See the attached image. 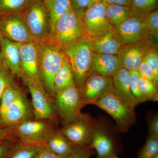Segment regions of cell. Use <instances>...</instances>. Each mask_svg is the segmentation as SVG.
Instances as JSON below:
<instances>
[{"label":"cell","instance_id":"1","mask_svg":"<svg viewBox=\"0 0 158 158\" xmlns=\"http://www.w3.org/2000/svg\"><path fill=\"white\" fill-rule=\"evenodd\" d=\"M39 60V80L47 93L54 95V80L65 55L51 40L36 43Z\"/></svg>","mask_w":158,"mask_h":158},{"label":"cell","instance_id":"2","mask_svg":"<svg viewBox=\"0 0 158 158\" xmlns=\"http://www.w3.org/2000/svg\"><path fill=\"white\" fill-rule=\"evenodd\" d=\"M62 49L70 63L75 85L81 89L91 73L93 52L89 40L82 37Z\"/></svg>","mask_w":158,"mask_h":158},{"label":"cell","instance_id":"3","mask_svg":"<svg viewBox=\"0 0 158 158\" xmlns=\"http://www.w3.org/2000/svg\"><path fill=\"white\" fill-rule=\"evenodd\" d=\"M24 9L21 15L34 42L51 40L52 23L44 2L41 0L31 1Z\"/></svg>","mask_w":158,"mask_h":158},{"label":"cell","instance_id":"4","mask_svg":"<svg viewBox=\"0 0 158 158\" xmlns=\"http://www.w3.org/2000/svg\"><path fill=\"white\" fill-rule=\"evenodd\" d=\"M112 116L118 131L126 132L137 121L135 108L110 92L94 103Z\"/></svg>","mask_w":158,"mask_h":158},{"label":"cell","instance_id":"5","mask_svg":"<svg viewBox=\"0 0 158 158\" xmlns=\"http://www.w3.org/2000/svg\"><path fill=\"white\" fill-rule=\"evenodd\" d=\"M84 37L81 19L70 8L55 23L51 40L61 48Z\"/></svg>","mask_w":158,"mask_h":158},{"label":"cell","instance_id":"6","mask_svg":"<svg viewBox=\"0 0 158 158\" xmlns=\"http://www.w3.org/2000/svg\"><path fill=\"white\" fill-rule=\"evenodd\" d=\"M55 110L64 125L73 121L81 115L85 106L81 90L74 85L55 95Z\"/></svg>","mask_w":158,"mask_h":158},{"label":"cell","instance_id":"7","mask_svg":"<svg viewBox=\"0 0 158 158\" xmlns=\"http://www.w3.org/2000/svg\"><path fill=\"white\" fill-rule=\"evenodd\" d=\"M81 20L84 37L88 40L102 36L114 28L106 15V4L103 1L90 6Z\"/></svg>","mask_w":158,"mask_h":158},{"label":"cell","instance_id":"8","mask_svg":"<svg viewBox=\"0 0 158 158\" xmlns=\"http://www.w3.org/2000/svg\"><path fill=\"white\" fill-rule=\"evenodd\" d=\"M54 128L50 119L27 120L11 129L18 141L24 144H43L48 134Z\"/></svg>","mask_w":158,"mask_h":158},{"label":"cell","instance_id":"9","mask_svg":"<svg viewBox=\"0 0 158 158\" xmlns=\"http://www.w3.org/2000/svg\"><path fill=\"white\" fill-rule=\"evenodd\" d=\"M96 123L87 114L64 125L59 131L72 146L82 147L90 144L91 136Z\"/></svg>","mask_w":158,"mask_h":158},{"label":"cell","instance_id":"10","mask_svg":"<svg viewBox=\"0 0 158 158\" xmlns=\"http://www.w3.org/2000/svg\"><path fill=\"white\" fill-rule=\"evenodd\" d=\"M31 93L33 113L37 120L55 119V108L40 80H23Z\"/></svg>","mask_w":158,"mask_h":158},{"label":"cell","instance_id":"11","mask_svg":"<svg viewBox=\"0 0 158 158\" xmlns=\"http://www.w3.org/2000/svg\"><path fill=\"white\" fill-rule=\"evenodd\" d=\"M114 31L123 45L143 41L148 42V33L144 18L130 17L114 27Z\"/></svg>","mask_w":158,"mask_h":158},{"label":"cell","instance_id":"12","mask_svg":"<svg viewBox=\"0 0 158 158\" xmlns=\"http://www.w3.org/2000/svg\"><path fill=\"white\" fill-rule=\"evenodd\" d=\"M80 89L85 104H93L105 94L112 92V78L90 75Z\"/></svg>","mask_w":158,"mask_h":158},{"label":"cell","instance_id":"13","mask_svg":"<svg viewBox=\"0 0 158 158\" xmlns=\"http://www.w3.org/2000/svg\"><path fill=\"white\" fill-rule=\"evenodd\" d=\"M0 32L6 38L19 43L34 41L21 15H9L0 20Z\"/></svg>","mask_w":158,"mask_h":158},{"label":"cell","instance_id":"14","mask_svg":"<svg viewBox=\"0 0 158 158\" xmlns=\"http://www.w3.org/2000/svg\"><path fill=\"white\" fill-rule=\"evenodd\" d=\"M20 59L22 79L39 80V60L34 41L20 43Z\"/></svg>","mask_w":158,"mask_h":158},{"label":"cell","instance_id":"15","mask_svg":"<svg viewBox=\"0 0 158 158\" xmlns=\"http://www.w3.org/2000/svg\"><path fill=\"white\" fill-rule=\"evenodd\" d=\"M150 47L146 41L123 45L116 55L122 67L129 71L138 70Z\"/></svg>","mask_w":158,"mask_h":158},{"label":"cell","instance_id":"16","mask_svg":"<svg viewBox=\"0 0 158 158\" xmlns=\"http://www.w3.org/2000/svg\"><path fill=\"white\" fill-rule=\"evenodd\" d=\"M31 115V109L28 102L20 91L14 103L0 118V123L4 126L12 127L28 120Z\"/></svg>","mask_w":158,"mask_h":158},{"label":"cell","instance_id":"17","mask_svg":"<svg viewBox=\"0 0 158 158\" xmlns=\"http://www.w3.org/2000/svg\"><path fill=\"white\" fill-rule=\"evenodd\" d=\"M20 43L14 42L8 38L1 37L0 53L3 63L12 75L22 78L20 59Z\"/></svg>","mask_w":158,"mask_h":158},{"label":"cell","instance_id":"18","mask_svg":"<svg viewBox=\"0 0 158 158\" xmlns=\"http://www.w3.org/2000/svg\"><path fill=\"white\" fill-rule=\"evenodd\" d=\"M122 68L116 55L93 53L90 75L112 77Z\"/></svg>","mask_w":158,"mask_h":158},{"label":"cell","instance_id":"19","mask_svg":"<svg viewBox=\"0 0 158 158\" xmlns=\"http://www.w3.org/2000/svg\"><path fill=\"white\" fill-rule=\"evenodd\" d=\"M112 78V93L131 106L135 107L137 103L131 90L129 71L122 68Z\"/></svg>","mask_w":158,"mask_h":158},{"label":"cell","instance_id":"20","mask_svg":"<svg viewBox=\"0 0 158 158\" xmlns=\"http://www.w3.org/2000/svg\"><path fill=\"white\" fill-rule=\"evenodd\" d=\"M91 50L94 53L116 55L123 44L114 31V28L104 35L89 40Z\"/></svg>","mask_w":158,"mask_h":158},{"label":"cell","instance_id":"21","mask_svg":"<svg viewBox=\"0 0 158 158\" xmlns=\"http://www.w3.org/2000/svg\"><path fill=\"white\" fill-rule=\"evenodd\" d=\"M89 148H94L97 153V158H108L114 154L113 141L103 130L95 125L92 132Z\"/></svg>","mask_w":158,"mask_h":158},{"label":"cell","instance_id":"22","mask_svg":"<svg viewBox=\"0 0 158 158\" xmlns=\"http://www.w3.org/2000/svg\"><path fill=\"white\" fill-rule=\"evenodd\" d=\"M44 145L62 158L68 156L73 150L72 145L61 131L54 128L48 134Z\"/></svg>","mask_w":158,"mask_h":158},{"label":"cell","instance_id":"23","mask_svg":"<svg viewBox=\"0 0 158 158\" xmlns=\"http://www.w3.org/2000/svg\"><path fill=\"white\" fill-rule=\"evenodd\" d=\"M74 85L75 84L73 73L69 61L65 55L62 64L54 78V95Z\"/></svg>","mask_w":158,"mask_h":158},{"label":"cell","instance_id":"24","mask_svg":"<svg viewBox=\"0 0 158 158\" xmlns=\"http://www.w3.org/2000/svg\"><path fill=\"white\" fill-rule=\"evenodd\" d=\"M106 13L108 20L113 27L118 26L131 17L128 6L106 4Z\"/></svg>","mask_w":158,"mask_h":158},{"label":"cell","instance_id":"25","mask_svg":"<svg viewBox=\"0 0 158 158\" xmlns=\"http://www.w3.org/2000/svg\"><path fill=\"white\" fill-rule=\"evenodd\" d=\"M157 0H132L130 6L131 17L143 18L156 9Z\"/></svg>","mask_w":158,"mask_h":158},{"label":"cell","instance_id":"26","mask_svg":"<svg viewBox=\"0 0 158 158\" xmlns=\"http://www.w3.org/2000/svg\"><path fill=\"white\" fill-rule=\"evenodd\" d=\"M44 2L50 17L52 29L57 20L71 8L70 0H45Z\"/></svg>","mask_w":158,"mask_h":158},{"label":"cell","instance_id":"27","mask_svg":"<svg viewBox=\"0 0 158 158\" xmlns=\"http://www.w3.org/2000/svg\"><path fill=\"white\" fill-rule=\"evenodd\" d=\"M145 25L148 33V43L150 47H156L158 37V11L157 9L144 18Z\"/></svg>","mask_w":158,"mask_h":158},{"label":"cell","instance_id":"28","mask_svg":"<svg viewBox=\"0 0 158 158\" xmlns=\"http://www.w3.org/2000/svg\"><path fill=\"white\" fill-rule=\"evenodd\" d=\"M43 144H24L18 142L9 158H33Z\"/></svg>","mask_w":158,"mask_h":158},{"label":"cell","instance_id":"29","mask_svg":"<svg viewBox=\"0 0 158 158\" xmlns=\"http://www.w3.org/2000/svg\"><path fill=\"white\" fill-rule=\"evenodd\" d=\"M20 91L14 84L4 90L0 99V118L14 103Z\"/></svg>","mask_w":158,"mask_h":158},{"label":"cell","instance_id":"30","mask_svg":"<svg viewBox=\"0 0 158 158\" xmlns=\"http://www.w3.org/2000/svg\"><path fill=\"white\" fill-rule=\"evenodd\" d=\"M139 91L146 101H157L158 94L157 87L152 81L140 77L138 81Z\"/></svg>","mask_w":158,"mask_h":158},{"label":"cell","instance_id":"31","mask_svg":"<svg viewBox=\"0 0 158 158\" xmlns=\"http://www.w3.org/2000/svg\"><path fill=\"white\" fill-rule=\"evenodd\" d=\"M31 0H0V13L8 14L24 9Z\"/></svg>","mask_w":158,"mask_h":158},{"label":"cell","instance_id":"32","mask_svg":"<svg viewBox=\"0 0 158 158\" xmlns=\"http://www.w3.org/2000/svg\"><path fill=\"white\" fill-rule=\"evenodd\" d=\"M158 155V137L149 135L138 158H153Z\"/></svg>","mask_w":158,"mask_h":158},{"label":"cell","instance_id":"33","mask_svg":"<svg viewBox=\"0 0 158 158\" xmlns=\"http://www.w3.org/2000/svg\"><path fill=\"white\" fill-rule=\"evenodd\" d=\"M146 58L153 73V83L157 87L158 84V53L155 47H150Z\"/></svg>","mask_w":158,"mask_h":158},{"label":"cell","instance_id":"34","mask_svg":"<svg viewBox=\"0 0 158 158\" xmlns=\"http://www.w3.org/2000/svg\"><path fill=\"white\" fill-rule=\"evenodd\" d=\"M130 72V86L133 96L135 98L137 105L140 103L146 101V100L139 91L138 87V81L140 76L138 71H132Z\"/></svg>","mask_w":158,"mask_h":158},{"label":"cell","instance_id":"35","mask_svg":"<svg viewBox=\"0 0 158 158\" xmlns=\"http://www.w3.org/2000/svg\"><path fill=\"white\" fill-rule=\"evenodd\" d=\"M12 75L11 72L3 63L0 70V99L4 90L14 84Z\"/></svg>","mask_w":158,"mask_h":158},{"label":"cell","instance_id":"36","mask_svg":"<svg viewBox=\"0 0 158 158\" xmlns=\"http://www.w3.org/2000/svg\"><path fill=\"white\" fill-rule=\"evenodd\" d=\"M70 2L73 11L81 19L91 6L90 0H70Z\"/></svg>","mask_w":158,"mask_h":158},{"label":"cell","instance_id":"37","mask_svg":"<svg viewBox=\"0 0 158 158\" xmlns=\"http://www.w3.org/2000/svg\"><path fill=\"white\" fill-rule=\"evenodd\" d=\"M137 71L141 77L152 81L153 82V73L151 67L148 62L146 56L140 63Z\"/></svg>","mask_w":158,"mask_h":158},{"label":"cell","instance_id":"38","mask_svg":"<svg viewBox=\"0 0 158 158\" xmlns=\"http://www.w3.org/2000/svg\"><path fill=\"white\" fill-rule=\"evenodd\" d=\"M19 141L0 140V158H9L13 148Z\"/></svg>","mask_w":158,"mask_h":158},{"label":"cell","instance_id":"39","mask_svg":"<svg viewBox=\"0 0 158 158\" xmlns=\"http://www.w3.org/2000/svg\"><path fill=\"white\" fill-rule=\"evenodd\" d=\"M150 135L158 137V116L157 114L150 117L148 121Z\"/></svg>","mask_w":158,"mask_h":158},{"label":"cell","instance_id":"40","mask_svg":"<svg viewBox=\"0 0 158 158\" xmlns=\"http://www.w3.org/2000/svg\"><path fill=\"white\" fill-rule=\"evenodd\" d=\"M33 158H62L50 150L45 145H43Z\"/></svg>","mask_w":158,"mask_h":158},{"label":"cell","instance_id":"41","mask_svg":"<svg viewBox=\"0 0 158 158\" xmlns=\"http://www.w3.org/2000/svg\"><path fill=\"white\" fill-rule=\"evenodd\" d=\"M0 140H11L17 141L18 140L13 135L11 129L0 128Z\"/></svg>","mask_w":158,"mask_h":158},{"label":"cell","instance_id":"42","mask_svg":"<svg viewBox=\"0 0 158 158\" xmlns=\"http://www.w3.org/2000/svg\"><path fill=\"white\" fill-rule=\"evenodd\" d=\"M65 158H90V157L86 150L73 149V152Z\"/></svg>","mask_w":158,"mask_h":158},{"label":"cell","instance_id":"43","mask_svg":"<svg viewBox=\"0 0 158 158\" xmlns=\"http://www.w3.org/2000/svg\"><path fill=\"white\" fill-rule=\"evenodd\" d=\"M132 0H103V2L106 4L120 5L130 7Z\"/></svg>","mask_w":158,"mask_h":158},{"label":"cell","instance_id":"44","mask_svg":"<svg viewBox=\"0 0 158 158\" xmlns=\"http://www.w3.org/2000/svg\"><path fill=\"white\" fill-rule=\"evenodd\" d=\"M103 0H90V4H91V6L93 5L94 4H96L97 3L99 2H102Z\"/></svg>","mask_w":158,"mask_h":158},{"label":"cell","instance_id":"45","mask_svg":"<svg viewBox=\"0 0 158 158\" xmlns=\"http://www.w3.org/2000/svg\"><path fill=\"white\" fill-rule=\"evenodd\" d=\"M3 65V61L2 59V56L1 54L0 53V70H1V69H2V66Z\"/></svg>","mask_w":158,"mask_h":158},{"label":"cell","instance_id":"46","mask_svg":"<svg viewBox=\"0 0 158 158\" xmlns=\"http://www.w3.org/2000/svg\"><path fill=\"white\" fill-rule=\"evenodd\" d=\"M108 158H118V157H117V156L116 155H115V154H113V155H112L111 156H110V157H109Z\"/></svg>","mask_w":158,"mask_h":158},{"label":"cell","instance_id":"47","mask_svg":"<svg viewBox=\"0 0 158 158\" xmlns=\"http://www.w3.org/2000/svg\"><path fill=\"white\" fill-rule=\"evenodd\" d=\"M2 34H1V32H0V51H1V37L2 36Z\"/></svg>","mask_w":158,"mask_h":158},{"label":"cell","instance_id":"48","mask_svg":"<svg viewBox=\"0 0 158 158\" xmlns=\"http://www.w3.org/2000/svg\"><path fill=\"white\" fill-rule=\"evenodd\" d=\"M158 158V155L156 156L154 158Z\"/></svg>","mask_w":158,"mask_h":158},{"label":"cell","instance_id":"49","mask_svg":"<svg viewBox=\"0 0 158 158\" xmlns=\"http://www.w3.org/2000/svg\"><path fill=\"white\" fill-rule=\"evenodd\" d=\"M41 1H44H44H45V0H41Z\"/></svg>","mask_w":158,"mask_h":158}]
</instances>
